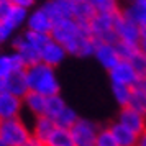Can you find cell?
Masks as SVG:
<instances>
[{
	"label": "cell",
	"mask_w": 146,
	"mask_h": 146,
	"mask_svg": "<svg viewBox=\"0 0 146 146\" xmlns=\"http://www.w3.org/2000/svg\"><path fill=\"white\" fill-rule=\"evenodd\" d=\"M51 38L66 49L67 56L87 58L92 56L95 49V40L89 31V23H80L74 18L54 21Z\"/></svg>",
	"instance_id": "cell-1"
},
{
	"label": "cell",
	"mask_w": 146,
	"mask_h": 146,
	"mask_svg": "<svg viewBox=\"0 0 146 146\" xmlns=\"http://www.w3.org/2000/svg\"><path fill=\"white\" fill-rule=\"evenodd\" d=\"M27 82L30 92L41 94L44 97L59 94V79L56 76V67H51L44 62H36L25 69Z\"/></svg>",
	"instance_id": "cell-2"
},
{
	"label": "cell",
	"mask_w": 146,
	"mask_h": 146,
	"mask_svg": "<svg viewBox=\"0 0 146 146\" xmlns=\"http://www.w3.org/2000/svg\"><path fill=\"white\" fill-rule=\"evenodd\" d=\"M31 136V130L20 117L0 121V141L5 146H23Z\"/></svg>",
	"instance_id": "cell-3"
},
{
	"label": "cell",
	"mask_w": 146,
	"mask_h": 146,
	"mask_svg": "<svg viewBox=\"0 0 146 146\" xmlns=\"http://www.w3.org/2000/svg\"><path fill=\"white\" fill-rule=\"evenodd\" d=\"M118 13H95L92 17V20L89 21V31L92 35V38L95 40V43H99V41L117 43L115 18H117Z\"/></svg>",
	"instance_id": "cell-4"
},
{
	"label": "cell",
	"mask_w": 146,
	"mask_h": 146,
	"mask_svg": "<svg viewBox=\"0 0 146 146\" xmlns=\"http://www.w3.org/2000/svg\"><path fill=\"white\" fill-rule=\"evenodd\" d=\"M108 77L110 82L115 86H125V87H136L141 82V76L136 71V67L133 66V62L126 59H120L117 66H113L108 71Z\"/></svg>",
	"instance_id": "cell-5"
},
{
	"label": "cell",
	"mask_w": 146,
	"mask_h": 146,
	"mask_svg": "<svg viewBox=\"0 0 146 146\" xmlns=\"http://www.w3.org/2000/svg\"><path fill=\"white\" fill-rule=\"evenodd\" d=\"M115 38H117V43L139 44L141 28L120 12L115 18Z\"/></svg>",
	"instance_id": "cell-6"
},
{
	"label": "cell",
	"mask_w": 146,
	"mask_h": 146,
	"mask_svg": "<svg viewBox=\"0 0 146 146\" xmlns=\"http://www.w3.org/2000/svg\"><path fill=\"white\" fill-rule=\"evenodd\" d=\"M99 130L100 128L94 121L86 118H79L69 128L76 146H94L95 139H97V135H99Z\"/></svg>",
	"instance_id": "cell-7"
},
{
	"label": "cell",
	"mask_w": 146,
	"mask_h": 146,
	"mask_svg": "<svg viewBox=\"0 0 146 146\" xmlns=\"http://www.w3.org/2000/svg\"><path fill=\"white\" fill-rule=\"evenodd\" d=\"M25 27L30 31L51 35V30L54 27V20L49 17V13L43 7H35L28 12V18H27V25Z\"/></svg>",
	"instance_id": "cell-8"
},
{
	"label": "cell",
	"mask_w": 146,
	"mask_h": 146,
	"mask_svg": "<svg viewBox=\"0 0 146 146\" xmlns=\"http://www.w3.org/2000/svg\"><path fill=\"white\" fill-rule=\"evenodd\" d=\"M92 56L107 71H110L113 66H117L120 62V59H121L118 53V48H117V43H107V41L95 43V49H94Z\"/></svg>",
	"instance_id": "cell-9"
},
{
	"label": "cell",
	"mask_w": 146,
	"mask_h": 146,
	"mask_svg": "<svg viewBox=\"0 0 146 146\" xmlns=\"http://www.w3.org/2000/svg\"><path fill=\"white\" fill-rule=\"evenodd\" d=\"M12 46H13L15 53L23 59L27 67L31 66V64H36V62H41L40 61V48L35 46L23 33L15 36L13 40H12Z\"/></svg>",
	"instance_id": "cell-10"
},
{
	"label": "cell",
	"mask_w": 146,
	"mask_h": 146,
	"mask_svg": "<svg viewBox=\"0 0 146 146\" xmlns=\"http://www.w3.org/2000/svg\"><path fill=\"white\" fill-rule=\"evenodd\" d=\"M23 108V99L18 95L2 90L0 92V121L10 118H18Z\"/></svg>",
	"instance_id": "cell-11"
},
{
	"label": "cell",
	"mask_w": 146,
	"mask_h": 146,
	"mask_svg": "<svg viewBox=\"0 0 146 146\" xmlns=\"http://www.w3.org/2000/svg\"><path fill=\"white\" fill-rule=\"evenodd\" d=\"M66 56H67L66 49L53 38H49L40 49V61L51 67L59 66L61 62L66 59Z\"/></svg>",
	"instance_id": "cell-12"
},
{
	"label": "cell",
	"mask_w": 146,
	"mask_h": 146,
	"mask_svg": "<svg viewBox=\"0 0 146 146\" xmlns=\"http://www.w3.org/2000/svg\"><path fill=\"white\" fill-rule=\"evenodd\" d=\"M117 121L121 123L123 126H126V128H130L136 135H139V133H143L146 130V115L133 110L130 107H123L120 110V115H118Z\"/></svg>",
	"instance_id": "cell-13"
},
{
	"label": "cell",
	"mask_w": 146,
	"mask_h": 146,
	"mask_svg": "<svg viewBox=\"0 0 146 146\" xmlns=\"http://www.w3.org/2000/svg\"><path fill=\"white\" fill-rule=\"evenodd\" d=\"M41 7L54 21L74 17V0H46Z\"/></svg>",
	"instance_id": "cell-14"
},
{
	"label": "cell",
	"mask_w": 146,
	"mask_h": 146,
	"mask_svg": "<svg viewBox=\"0 0 146 146\" xmlns=\"http://www.w3.org/2000/svg\"><path fill=\"white\" fill-rule=\"evenodd\" d=\"M27 69L25 62L13 49L10 53H0V79L7 80L13 72Z\"/></svg>",
	"instance_id": "cell-15"
},
{
	"label": "cell",
	"mask_w": 146,
	"mask_h": 146,
	"mask_svg": "<svg viewBox=\"0 0 146 146\" xmlns=\"http://www.w3.org/2000/svg\"><path fill=\"white\" fill-rule=\"evenodd\" d=\"M120 12L135 21L139 28L146 27V0H128L126 7H123Z\"/></svg>",
	"instance_id": "cell-16"
},
{
	"label": "cell",
	"mask_w": 146,
	"mask_h": 146,
	"mask_svg": "<svg viewBox=\"0 0 146 146\" xmlns=\"http://www.w3.org/2000/svg\"><path fill=\"white\" fill-rule=\"evenodd\" d=\"M5 90L10 92V94H13V95H18L21 99L30 92L25 69H23V71H18V72H13L7 80H5Z\"/></svg>",
	"instance_id": "cell-17"
},
{
	"label": "cell",
	"mask_w": 146,
	"mask_h": 146,
	"mask_svg": "<svg viewBox=\"0 0 146 146\" xmlns=\"http://www.w3.org/2000/svg\"><path fill=\"white\" fill-rule=\"evenodd\" d=\"M108 128H110V131L113 133V136L117 139L118 146H136V143H138V135L135 131H131L130 128L123 126L121 123H118V121H115V123L110 125Z\"/></svg>",
	"instance_id": "cell-18"
},
{
	"label": "cell",
	"mask_w": 146,
	"mask_h": 146,
	"mask_svg": "<svg viewBox=\"0 0 146 146\" xmlns=\"http://www.w3.org/2000/svg\"><path fill=\"white\" fill-rule=\"evenodd\" d=\"M44 145L46 146H76V143H74V138L71 135V131H69V128L54 126V130L44 139Z\"/></svg>",
	"instance_id": "cell-19"
},
{
	"label": "cell",
	"mask_w": 146,
	"mask_h": 146,
	"mask_svg": "<svg viewBox=\"0 0 146 146\" xmlns=\"http://www.w3.org/2000/svg\"><path fill=\"white\" fill-rule=\"evenodd\" d=\"M23 107L27 108L28 112L36 117L44 115V108H46V97L36 92H28L23 97Z\"/></svg>",
	"instance_id": "cell-20"
},
{
	"label": "cell",
	"mask_w": 146,
	"mask_h": 146,
	"mask_svg": "<svg viewBox=\"0 0 146 146\" xmlns=\"http://www.w3.org/2000/svg\"><path fill=\"white\" fill-rule=\"evenodd\" d=\"M67 107V104L64 102V99L58 95H51L46 97V108H44V117H48L49 120L56 121V118L59 117L61 113L64 112V108Z\"/></svg>",
	"instance_id": "cell-21"
},
{
	"label": "cell",
	"mask_w": 146,
	"mask_h": 146,
	"mask_svg": "<svg viewBox=\"0 0 146 146\" xmlns=\"http://www.w3.org/2000/svg\"><path fill=\"white\" fill-rule=\"evenodd\" d=\"M54 121L53 120H49L48 117L44 115H41V117H36L35 118V123H33V130H31V135H33L35 138L41 139V141H44L48 138V135L54 130Z\"/></svg>",
	"instance_id": "cell-22"
},
{
	"label": "cell",
	"mask_w": 146,
	"mask_h": 146,
	"mask_svg": "<svg viewBox=\"0 0 146 146\" xmlns=\"http://www.w3.org/2000/svg\"><path fill=\"white\" fill-rule=\"evenodd\" d=\"M95 15L94 7L89 3V0H74V20L80 21V23H89Z\"/></svg>",
	"instance_id": "cell-23"
},
{
	"label": "cell",
	"mask_w": 146,
	"mask_h": 146,
	"mask_svg": "<svg viewBox=\"0 0 146 146\" xmlns=\"http://www.w3.org/2000/svg\"><path fill=\"white\" fill-rule=\"evenodd\" d=\"M28 12H30V10H27V8H21V7H15V5H12L10 12H8L7 20H5V23H7V25H10V27L17 31V30H20L21 27H25V25H27Z\"/></svg>",
	"instance_id": "cell-24"
},
{
	"label": "cell",
	"mask_w": 146,
	"mask_h": 146,
	"mask_svg": "<svg viewBox=\"0 0 146 146\" xmlns=\"http://www.w3.org/2000/svg\"><path fill=\"white\" fill-rule=\"evenodd\" d=\"M128 107L136 110V112L146 115V94L145 90L141 89V86H136L131 89V95H130V102H128Z\"/></svg>",
	"instance_id": "cell-25"
},
{
	"label": "cell",
	"mask_w": 146,
	"mask_h": 146,
	"mask_svg": "<svg viewBox=\"0 0 146 146\" xmlns=\"http://www.w3.org/2000/svg\"><path fill=\"white\" fill-rule=\"evenodd\" d=\"M89 3L94 7L95 13H118L120 0H89Z\"/></svg>",
	"instance_id": "cell-26"
},
{
	"label": "cell",
	"mask_w": 146,
	"mask_h": 146,
	"mask_svg": "<svg viewBox=\"0 0 146 146\" xmlns=\"http://www.w3.org/2000/svg\"><path fill=\"white\" fill-rule=\"evenodd\" d=\"M77 120H79V117H77L76 110L67 105L66 108H64V112H62L59 117L56 118L54 125H56V126H61V128H71V126H72L76 121H77Z\"/></svg>",
	"instance_id": "cell-27"
},
{
	"label": "cell",
	"mask_w": 146,
	"mask_h": 146,
	"mask_svg": "<svg viewBox=\"0 0 146 146\" xmlns=\"http://www.w3.org/2000/svg\"><path fill=\"white\" fill-rule=\"evenodd\" d=\"M112 95H113V99H115V102L123 108V107H128L131 89L125 87V86H115V84H112Z\"/></svg>",
	"instance_id": "cell-28"
},
{
	"label": "cell",
	"mask_w": 146,
	"mask_h": 146,
	"mask_svg": "<svg viewBox=\"0 0 146 146\" xmlns=\"http://www.w3.org/2000/svg\"><path fill=\"white\" fill-rule=\"evenodd\" d=\"M94 146H118V143L113 136V133L110 131V128H100Z\"/></svg>",
	"instance_id": "cell-29"
},
{
	"label": "cell",
	"mask_w": 146,
	"mask_h": 146,
	"mask_svg": "<svg viewBox=\"0 0 146 146\" xmlns=\"http://www.w3.org/2000/svg\"><path fill=\"white\" fill-rule=\"evenodd\" d=\"M13 35H15L13 28L10 27V25H7L5 21H2V23H0V46L13 40V38H15Z\"/></svg>",
	"instance_id": "cell-30"
},
{
	"label": "cell",
	"mask_w": 146,
	"mask_h": 146,
	"mask_svg": "<svg viewBox=\"0 0 146 146\" xmlns=\"http://www.w3.org/2000/svg\"><path fill=\"white\" fill-rule=\"evenodd\" d=\"M10 8H12V3L8 0H0V23L7 20Z\"/></svg>",
	"instance_id": "cell-31"
},
{
	"label": "cell",
	"mask_w": 146,
	"mask_h": 146,
	"mask_svg": "<svg viewBox=\"0 0 146 146\" xmlns=\"http://www.w3.org/2000/svg\"><path fill=\"white\" fill-rule=\"evenodd\" d=\"M8 2L15 7H21V8H27V10H31L36 5V0H8Z\"/></svg>",
	"instance_id": "cell-32"
},
{
	"label": "cell",
	"mask_w": 146,
	"mask_h": 146,
	"mask_svg": "<svg viewBox=\"0 0 146 146\" xmlns=\"http://www.w3.org/2000/svg\"><path fill=\"white\" fill-rule=\"evenodd\" d=\"M139 53L146 58V27L141 28V38H139Z\"/></svg>",
	"instance_id": "cell-33"
},
{
	"label": "cell",
	"mask_w": 146,
	"mask_h": 146,
	"mask_svg": "<svg viewBox=\"0 0 146 146\" xmlns=\"http://www.w3.org/2000/svg\"><path fill=\"white\" fill-rule=\"evenodd\" d=\"M23 146H46L44 145V141H41V139H38V138H35V136H31V138L28 139L27 143Z\"/></svg>",
	"instance_id": "cell-34"
},
{
	"label": "cell",
	"mask_w": 146,
	"mask_h": 146,
	"mask_svg": "<svg viewBox=\"0 0 146 146\" xmlns=\"http://www.w3.org/2000/svg\"><path fill=\"white\" fill-rule=\"evenodd\" d=\"M136 146H146V130L138 135V143H136Z\"/></svg>",
	"instance_id": "cell-35"
},
{
	"label": "cell",
	"mask_w": 146,
	"mask_h": 146,
	"mask_svg": "<svg viewBox=\"0 0 146 146\" xmlns=\"http://www.w3.org/2000/svg\"><path fill=\"white\" fill-rule=\"evenodd\" d=\"M139 86H141V89H143V90H145V94H146V77H143V79H141Z\"/></svg>",
	"instance_id": "cell-36"
},
{
	"label": "cell",
	"mask_w": 146,
	"mask_h": 146,
	"mask_svg": "<svg viewBox=\"0 0 146 146\" xmlns=\"http://www.w3.org/2000/svg\"><path fill=\"white\" fill-rule=\"evenodd\" d=\"M2 90H5V80L3 79H0V92Z\"/></svg>",
	"instance_id": "cell-37"
},
{
	"label": "cell",
	"mask_w": 146,
	"mask_h": 146,
	"mask_svg": "<svg viewBox=\"0 0 146 146\" xmlns=\"http://www.w3.org/2000/svg\"><path fill=\"white\" fill-rule=\"evenodd\" d=\"M0 146H5V145H3V143H2V141H0Z\"/></svg>",
	"instance_id": "cell-38"
},
{
	"label": "cell",
	"mask_w": 146,
	"mask_h": 146,
	"mask_svg": "<svg viewBox=\"0 0 146 146\" xmlns=\"http://www.w3.org/2000/svg\"><path fill=\"white\" fill-rule=\"evenodd\" d=\"M0 53H2V51H0Z\"/></svg>",
	"instance_id": "cell-39"
},
{
	"label": "cell",
	"mask_w": 146,
	"mask_h": 146,
	"mask_svg": "<svg viewBox=\"0 0 146 146\" xmlns=\"http://www.w3.org/2000/svg\"><path fill=\"white\" fill-rule=\"evenodd\" d=\"M76 2H77V0H76Z\"/></svg>",
	"instance_id": "cell-40"
}]
</instances>
